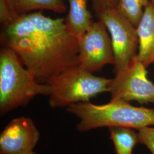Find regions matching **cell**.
I'll return each mask as SVG.
<instances>
[{"instance_id": "ac0fdd59", "label": "cell", "mask_w": 154, "mask_h": 154, "mask_svg": "<svg viewBox=\"0 0 154 154\" xmlns=\"http://www.w3.org/2000/svg\"><path fill=\"white\" fill-rule=\"evenodd\" d=\"M149 2L154 8V0H149Z\"/></svg>"}, {"instance_id": "5b68a950", "label": "cell", "mask_w": 154, "mask_h": 154, "mask_svg": "<svg viewBox=\"0 0 154 154\" xmlns=\"http://www.w3.org/2000/svg\"><path fill=\"white\" fill-rule=\"evenodd\" d=\"M146 67L136 57L125 69L116 72L110 85L111 100L154 104V84L148 78Z\"/></svg>"}, {"instance_id": "9c48e42d", "label": "cell", "mask_w": 154, "mask_h": 154, "mask_svg": "<svg viewBox=\"0 0 154 154\" xmlns=\"http://www.w3.org/2000/svg\"><path fill=\"white\" fill-rule=\"evenodd\" d=\"M137 29L139 38L137 57L148 67L154 63V8L150 2L146 6Z\"/></svg>"}, {"instance_id": "30bf717a", "label": "cell", "mask_w": 154, "mask_h": 154, "mask_svg": "<svg viewBox=\"0 0 154 154\" xmlns=\"http://www.w3.org/2000/svg\"><path fill=\"white\" fill-rule=\"evenodd\" d=\"M69 9L65 18L67 30L77 38L85 33L93 22L88 0H67Z\"/></svg>"}, {"instance_id": "8fae6325", "label": "cell", "mask_w": 154, "mask_h": 154, "mask_svg": "<svg viewBox=\"0 0 154 154\" xmlns=\"http://www.w3.org/2000/svg\"><path fill=\"white\" fill-rule=\"evenodd\" d=\"M17 16L47 10L62 14L67 11L63 0H7Z\"/></svg>"}, {"instance_id": "7a4b0ae2", "label": "cell", "mask_w": 154, "mask_h": 154, "mask_svg": "<svg viewBox=\"0 0 154 154\" xmlns=\"http://www.w3.org/2000/svg\"><path fill=\"white\" fill-rule=\"evenodd\" d=\"M69 113L79 119L77 130L86 132L105 127L119 126L139 129L154 125V109L135 107L123 101L104 105L81 102L66 107Z\"/></svg>"}, {"instance_id": "52a82bcc", "label": "cell", "mask_w": 154, "mask_h": 154, "mask_svg": "<svg viewBox=\"0 0 154 154\" xmlns=\"http://www.w3.org/2000/svg\"><path fill=\"white\" fill-rule=\"evenodd\" d=\"M78 41L79 63L86 70L94 73L107 65L115 64L111 38L101 21H93Z\"/></svg>"}, {"instance_id": "4fadbf2b", "label": "cell", "mask_w": 154, "mask_h": 154, "mask_svg": "<svg viewBox=\"0 0 154 154\" xmlns=\"http://www.w3.org/2000/svg\"><path fill=\"white\" fill-rule=\"evenodd\" d=\"M149 0H119L116 10L137 27Z\"/></svg>"}, {"instance_id": "9a60e30c", "label": "cell", "mask_w": 154, "mask_h": 154, "mask_svg": "<svg viewBox=\"0 0 154 154\" xmlns=\"http://www.w3.org/2000/svg\"><path fill=\"white\" fill-rule=\"evenodd\" d=\"M138 130L139 143L146 146L151 154H154V127H144Z\"/></svg>"}, {"instance_id": "6da1fadb", "label": "cell", "mask_w": 154, "mask_h": 154, "mask_svg": "<svg viewBox=\"0 0 154 154\" xmlns=\"http://www.w3.org/2000/svg\"><path fill=\"white\" fill-rule=\"evenodd\" d=\"M1 43L16 53L39 82L79 65L78 38L67 30L65 18L41 11L19 16L2 28Z\"/></svg>"}, {"instance_id": "3957f363", "label": "cell", "mask_w": 154, "mask_h": 154, "mask_svg": "<svg viewBox=\"0 0 154 154\" xmlns=\"http://www.w3.org/2000/svg\"><path fill=\"white\" fill-rule=\"evenodd\" d=\"M51 89L41 84L22 64L13 50L0 51V113L1 115L24 107L38 95L49 96Z\"/></svg>"}, {"instance_id": "8992f818", "label": "cell", "mask_w": 154, "mask_h": 154, "mask_svg": "<svg viewBox=\"0 0 154 154\" xmlns=\"http://www.w3.org/2000/svg\"><path fill=\"white\" fill-rule=\"evenodd\" d=\"M103 22L111 36L116 72L125 69L137 56L139 38L137 29L116 9L95 14Z\"/></svg>"}, {"instance_id": "7c38bea8", "label": "cell", "mask_w": 154, "mask_h": 154, "mask_svg": "<svg viewBox=\"0 0 154 154\" xmlns=\"http://www.w3.org/2000/svg\"><path fill=\"white\" fill-rule=\"evenodd\" d=\"M109 129L116 154H132L134 147L139 143L138 133L125 127H110Z\"/></svg>"}, {"instance_id": "277c9868", "label": "cell", "mask_w": 154, "mask_h": 154, "mask_svg": "<svg viewBox=\"0 0 154 154\" xmlns=\"http://www.w3.org/2000/svg\"><path fill=\"white\" fill-rule=\"evenodd\" d=\"M111 81L94 75L79 65L72 66L46 81L51 89L49 105L55 109L88 102L99 94L109 92Z\"/></svg>"}, {"instance_id": "e0dca14e", "label": "cell", "mask_w": 154, "mask_h": 154, "mask_svg": "<svg viewBox=\"0 0 154 154\" xmlns=\"http://www.w3.org/2000/svg\"><path fill=\"white\" fill-rule=\"evenodd\" d=\"M37 154L35 152L33 151H29V152H23V153H21V154Z\"/></svg>"}, {"instance_id": "2e32d148", "label": "cell", "mask_w": 154, "mask_h": 154, "mask_svg": "<svg viewBox=\"0 0 154 154\" xmlns=\"http://www.w3.org/2000/svg\"><path fill=\"white\" fill-rule=\"evenodd\" d=\"M93 9L95 14L102 11L116 9L119 0H91Z\"/></svg>"}, {"instance_id": "5bb4252c", "label": "cell", "mask_w": 154, "mask_h": 154, "mask_svg": "<svg viewBox=\"0 0 154 154\" xmlns=\"http://www.w3.org/2000/svg\"><path fill=\"white\" fill-rule=\"evenodd\" d=\"M18 16L7 0H0V22L2 28L11 24Z\"/></svg>"}, {"instance_id": "ba28073f", "label": "cell", "mask_w": 154, "mask_h": 154, "mask_svg": "<svg viewBox=\"0 0 154 154\" xmlns=\"http://www.w3.org/2000/svg\"><path fill=\"white\" fill-rule=\"evenodd\" d=\"M39 138L40 133L32 118H14L1 133L0 154H18L33 151Z\"/></svg>"}]
</instances>
